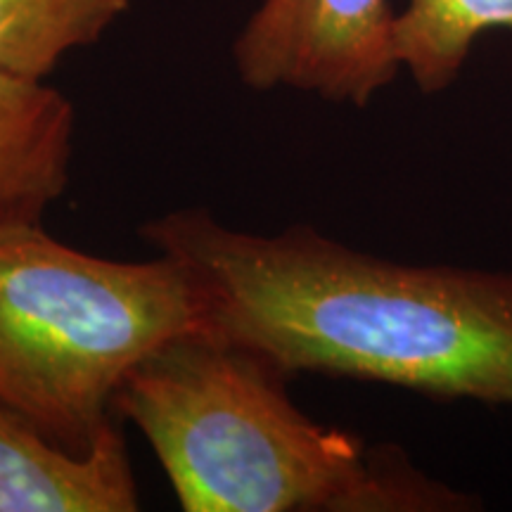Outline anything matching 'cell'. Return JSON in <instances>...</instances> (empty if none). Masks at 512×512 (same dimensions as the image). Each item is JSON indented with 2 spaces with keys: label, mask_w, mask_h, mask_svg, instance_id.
I'll return each instance as SVG.
<instances>
[{
  "label": "cell",
  "mask_w": 512,
  "mask_h": 512,
  "mask_svg": "<svg viewBox=\"0 0 512 512\" xmlns=\"http://www.w3.org/2000/svg\"><path fill=\"white\" fill-rule=\"evenodd\" d=\"M140 235L190 275L207 330L283 375L512 406V273L403 266L306 226L235 230L207 209L157 216Z\"/></svg>",
  "instance_id": "1"
},
{
  "label": "cell",
  "mask_w": 512,
  "mask_h": 512,
  "mask_svg": "<svg viewBox=\"0 0 512 512\" xmlns=\"http://www.w3.org/2000/svg\"><path fill=\"white\" fill-rule=\"evenodd\" d=\"M285 375L207 328L138 361L114 408L138 427L185 512L446 510L458 496L354 434L313 422Z\"/></svg>",
  "instance_id": "2"
},
{
  "label": "cell",
  "mask_w": 512,
  "mask_h": 512,
  "mask_svg": "<svg viewBox=\"0 0 512 512\" xmlns=\"http://www.w3.org/2000/svg\"><path fill=\"white\" fill-rule=\"evenodd\" d=\"M200 328V292L169 256L105 259L41 223L0 226V403L55 444L91 451L131 368Z\"/></svg>",
  "instance_id": "3"
},
{
  "label": "cell",
  "mask_w": 512,
  "mask_h": 512,
  "mask_svg": "<svg viewBox=\"0 0 512 512\" xmlns=\"http://www.w3.org/2000/svg\"><path fill=\"white\" fill-rule=\"evenodd\" d=\"M389 0H261L233 43L240 81L259 93H316L366 107L401 64Z\"/></svg>",
  "instance_id": "4"
},
{
  "label": "cell",
  "mask_w": 512,
  "mask_h": 512,
  "mask_svg": "<svg viewBox=\"0 0 512 512\" xmlns=\"http://www.w3.org/2000/svg\"><path fill=\"white\" fill-rule=\"evenodd\" d=\"M136 477L110 425L88 453L55 444L0 403V512H133Z\"/></svg>",
  "instance_id": "5"
},
{
  "label": "cell",
  "mask_w": 512,
  "mask_h": 512,
  "mask_svg": "<svg viewBox=\"0 0 512 512\" xmlns=\"http://www.w3.org/2000/svg\"><path fill=\"white\" fill-rule=\"evenodd\" d=\"M76 112L46 79L0 72V226L41 223L69 185Z\"/></svg>",
  "instance_id": "6"
},
{
  "label": "cell",
  "mask_w": 512,
  "mask_h": 512,
  "mask_svg": "<svg viewBox=\"0 0 512 512\" xmlns=\"http://www.w3.org/2000/svg\"><path fill=\"white\" fill-rule=\"evenodd\" d=\"M496 29L512 31V0H406L394 12V53L422 93H439L458 79L472 43Z\"/></svg>",
  "instance_id": "7"
},
{
  "label": "cell",
  "mask_w": 512,
  "mask_h": 512,
  "mask_svg": "<svg viewBox=\"0 0 512 512\" xmlns=\"http://www.w3.org/2000/svg\"><path fill=\"white\" fill-rule=\"evenodd\" d=\"M133 0H0V72L48 79L74 50L91 48Z\"/></svg>",
  "instance_id": "8"
}]
</instances>
